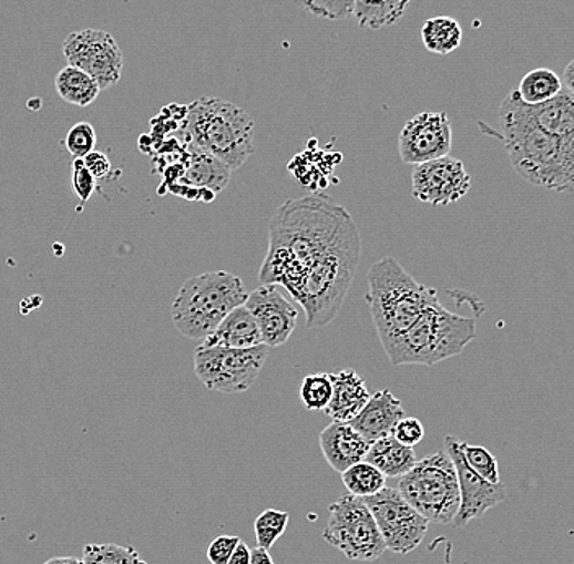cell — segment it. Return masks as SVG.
Segmentation results:
<instances>
[{"label":"cell","instance_id":"6da1fadb","mask_svg":"<svg viewBox=\"0 0 574 564\" xmlns=\"http://www.w3.org/2000/svg\"><path fill=\"white\" fill-rule=\"evenodd\" d=\"M351 223V214L328 196L286 201L269 221L259 283L283 286L289 293Z\"/></svg>","mask_w":574,"mask_h":564},{"label":"cell","instance_id":"7a4b0ae2","mask_svg":"<svg viewBox=\"0 0 574 564\" xmlns=\"http://www.w3.org/2000/svg\"><path fill=\"white\" fill-rule=\"evenodd\" d=\"M479 127L501 141L524 182L550 192H574V137L556 136L537 126L516 90L501 103L500 130L482 121Z\"/></svg>","mask_w":574,"mask_h":564},{"label":"cell","instance_id":"3957f363","mask_svg":"<svg viewBox=\"0 0 574 564\" xmlns=\"http://www.w3.org/2000/svg\"><path fill=\"white\" fill-rule=\"evenodd\" d=\"M359 258L361 237L352 221L334 247L328 248L289 290L306 310L307 327L324 328L337 318L355 279Z\"/></svg>","mask_w":574,"mask_h":564},{"label":"cell","instance_id":"277c9868","mask_svg":"<svg viewBox=\"0 0 574 564\" xmlns=\"http://www.w3.org/2000/svg\"><path fill=\"white\" fill-rule=\"evenodd\" d=\"M366 302L383 346L413 327L428 307L439 302V296L438 290L418 283L396 258L386 256L369 269Z\"/></svg>","mask_w":574,"mask_h":564},{"label":"cell","instance_id":"5b68a950","mask_svg":"<svg viewBox=\"0 0 574 564\" xmlns=\"http://www.w3.org/2000/svg\"><path fill=\"white\" fill-rule=\"evenodd\" d=\"M475 338L473 318L454 314L435 302L423 311L413 327L382 348L393 366H434L462 355Z\"/></svg>","mask_w":574,"mask_h":564},{"label":"cell","instance_id":"8992f818","mask_svg":"<svg viewBox=\"0 0 574 564\" xmlns=\"http://www.w3.org/2000/svg\"><path fill=\"white\" fill-rule=\"evenodd\" d=\"M186 131L193 144L230 172L240 168L255 151V121L227 100L202 96L188 106Z\"/></svg>","mask_w":574,"mask_h":564},{"label":"cell","instance_id":"52a82bcc","mask_svg":"<svg viewBox=\"0 0 574 564\" xmlns=\"http://www.w3.org/2000/svg\"><path fill=\"white\" fill-rule=\"evenodd\" d=\"M248 294L242 279L229 271L193 276L173 300V325L183 337L203 341L232 310L247 302Z\"/></svg>","mask_w":574,"mask_h":564},{"label":"cell","instance_id":"ba28073f","mask_svg":"<svg viewBox=\"0 0 574 564\" xmlns=\"http://www.w3.org/2000/svg\"><path fill=\"white\" fill-rule=\"evenodd\" d=\"M397 490L432 524H452L460 509L458 470L448 452H435L399 480Z\"/></svg>","mask_w":574,"mask_h":564},{"label":"cell","instance_id":"9c48e42d","mask_svg":"<svg viewBox=\"0 0 574 564\" xmlns=\"http://www.w3.org/2000/svg\"><path fill=\"white\" fill-rule=\"evenodd\" d=\"M321 539L355 562H376L387 550L365 498L349 493L328 506V521Z\"/></svg>","mask_w":574,"mask_h":564},{"label":"cell","instance_id":"30bf717a","mask_svg":"<svg viewBox=\"0 0 574 564\" xmlns=\"http://www.w3.org/2000/svg\"><path fill=\"white\" fill-rule=\"evenodd\" d=\"M269 348L259 345L250 349L209 348L195 349V373L211 392H247L268 359Z\"/></svg>","mask_w":574,"mask_h":564},{"label":"cell","instance_id":"8fae6325","mask_svg":"<svg viewBox=\"0 0 574 564\" xmlns=\"http://www.w3.org/2000/svg\"><path fill=\"white\" fill-rule=\"evenodd\" d=\"M365 501L379 525L387 550L404 556L423 543L430 521L411 506L397 488L386 486Z\"/></svg>","mask_w":574,"mask_h":564},{"label":"cell","instance_id":"7c38bea8","mask_svg":"<svg viewBox=\"0 0 574 564\" xmlns=\"http://www.w3.org/2000/svg\"><path fill=\"white\" fill-rule=\"evenodd\" d=\"M62 54L68 65L86 72L102 90L116 85L123 74V51L109 31H72L62 43Z\"/></svg>","mask_w":574,"mask_h":564},{"label":"cell","instance_id":"4fadbf2b","mask_svg":"<svg viewBox=\"0 0 574 564\" xmlns=\"http://www.w3.org/2000/svg\"><path fill=\"white\" fill-rule=\"evenodd\" d=\"M472 188V178L462 161L448 157L435 158L417 165L411 173V195L431 206H451L462 199Z\"/></svg>","mask_w":574,"mask_h":564},{"label":"cell","instance_id":"5bb4252c","mask_svg":"<svg viewBox=\"0 0 574 564\" xmlns=\"http://www.w3.org/2000/svg\"><path fill=\"white\" fill-rule=\"evenodd\" d=\"M444 451L454 462L460 486V509L452 524L454 527H467L470 522L482 517L486 511L500 506L506 500V486L503 483H490L480 476L467 462L460 441L454 435H445Z\"/></svg>","mask_w":574,"mask_h":564},{"label":"cell","instance_id":"9a60e30c","mask_svg":"<svg viewBox=\"0 0 574 564\" xmlns=\"http://www.w3.org/2000/svg\"><path fill=\"white\" fill-rule=\"evenodd\" d=\"M452 148V124L444 112H421L404 123L399 136L403 164L421 165L448 157Z\"/></svg>","mask_w":574,"mask_h":564},{"label":"cell","instance_id":"2e32d148","mask_svg":"<svg viewBox=\"0 0 574 564\" xmlns=\"http://www.w3.org/2000/svg\"><path fill=\"white\" fill-rule=\"evenodd\" d=\"M245 307L252 311L262 331L263 345L278 348L285 345L297 327L299 310L283 296L275 284H262L248 294Z\"/></svg>","mask_w":574,"mask_h":564},{"label":"cell","instance_id":"e0dca14e","mask_svg":"<svg viewBox=\"0 0 574 564\" xmlns=\"http://www.w3.org/2000/svg\"><path fill=\"white\" fill-rule=\"evenodd\" d=\"M318 444L328 465L338 473H344L349 466L366 460L371 448V442L361 432L344 421L328 424L318 435Z\"/></svg>","mask_w":574,"mask_h":564},{"label":"cell","instance_id":"ac0fdd59","mask_svg":"<svg viewBox=\"0 0 574 564\" xmlns=\"http://www.w3.org/2000/svg\"><path fill=\"white\" fill-rule=\"evenodd\" d=\"M402 418H404L402 401L390 390L383 389L373 393L361 413L349 423L372 444L379 439L392 435L393 429Z\"/></svg>","mask_w":574,"mask_h":564},{"label":"cell","instance_id":"d6986e66","mask_svg":"<svg viewBox=\"0 0 574 564\" xmlns=\"http://www.w3.org/2000/svg\"><path fill=\"white\" fill-rule=\"evenodd\" d=\"M331 380L334 397L325 414L334 421L349 423L361 413L371 393L366 387V380L355 369L338 370L337 373H331Z\"/></svg>","mask_w":574,"mask_h":564},{"label":"cell","instance_id":"ffe728a7","mask_svg":"<svg viewBox=\"0 0 574 564\" xmlns=\"http://www.w3.org/2000/svg\"><path fill=\"white\" fill-rule=\"evenodd\" d=\"M202 345L209 348L250 349L263 345V338L257 320L244 304L232 310L219 327L203 339Z\"/></svg>","mask_w":574,"mask_h":564},{"label":"cell","instance_id":"44dd1931","mask_svg":"<svg viewBox=\"0 0 574 564\" xmlns=\"http://www.w3.org/2000/svg\"><path fill=\"white\" fill-rule=\"evenodd\" d=\"M366 462L377 466L387 479H402L417 465L418 460L414 448H408L392 434L372 442Z\"/></svg>","mask_w":574,"mask_h":564},{"label":"cell","instance_id":"7402d4cb","mask_svg":"<svg viewBox=\"0 0 574 564\" xmlns=\"http://www.w3.org/2000/svg\"><path fill=\"white\" fill-rule=\"evenodd\" d=\"M527 112L537 126L562 137H574V95L563 89L555 99L541 105H527Z\"/></svg>","mask_w":574,"mask_h":564},{"label":"cell","instance_id":"603a6c76","mask_svg":"<svg viewBox=\"0 0 574 564\" xmlns=\"http://www.w3.org/2000/svg\"><path fill=\"white\" fill-rule=\"evenodd\" d=\"M54 89L65 103L81 109L92 105L102 92L95 79L72 65H65L58 72L54 78Z\"/></svg>","mask_w":574,"mask_h":564},{"label":"cell","instance_id":"cb8c5ba5","mask_svg":"<svg viewBox=\"0 0 574 564\" xmlns=\"http://www.w3.org/2000/svg\"><path fill=\"white\" fill-rule=\"evenodd\" d=\"M411 0H356L352 17L362 29L380 30L402 20Z\"/></svg>","mask_w":574,"mask_h":564},{"label":"cell","instance_id":"d4e9b609","mask_svg":"<svg viewBox=\"0 0 574 564\" xmlns=\"http://www.w3.org/2000/svg\"><path fill=\"white\" fill-rule=\"evenodd\" d=\"M462 27L452 17H432L421 29V40L430 53L448 57L462 44Z\"/></svg>","mask_w":574,"mask_h":564},{"label":"cell","instance_id":"484cf974","mask_svg":"<svg viewBox=\"0 0 574 564\" xmlns=\"http://www.w3.org/2000/svg\"><path fill=\"white\" fill-rule=\"evenodd\" d=\"M562 78L552 69L539 68L534 71L527 72L519 82L517 95L525 105H541V103L549 102L555 99L562 90Z\"/></svg>","mask_w":574,"mask_h":564},{"label":"cell","instance_id":"4316f807","mask_svg":"<svg viewBox=\"0 0 574 564\" xmlns=\"http://www.w3.org/2000/svg\"><path fill=\"white\" fill-rule=\"evenodd\" d=\"M229 178L230 170L199 147L198 154L193 157L185 173V180L189 185L204 186L214 193H221V189L226 188Z\"/></svg>","mask_w":574,"mask_h":564},{"label":"cell","instance_id":"83f0119b","mask_svg":"<svg viewBox=\"0 0 574 564\" xmlns=\"http://www.w3.org/2000/svg\"><path fill=\"white\" fill-rule=\"evenodd\" d=\"M341 481L352 496L369 498L386 488L387 476L372 463L362 460L341 473Z\"/></svg>","mask_w":574,"mask_h":564},{"label":"cell","instance_id":"f1b7e54d","mask_svg":"<svg viewBox=\"0 0 574 564\" xmlns=\"http://www.w3.org/2000/svg\"><path fill=\"white\" fill-rule=\"evenodd\" d=\"M82 560L85 564H147L136 548L116 543H89Z\"/></svg>","mask_w":574,"mask_h":564},{"label":"cell","instance_id":"f546056e","mask_svg":"<svg viewBox=\"0 0 574 564\" xmlns=\"http://www.w3.org/2000/svg\"><path fill=\"white\" fill-rule=\"evenodd\" d=\"M334 397L331 373L318 372L304 377L300 383V400L309 411H325Z\"/></svg>","mask_w":574,"mask_h":564},{"label":"cell","instance_id":"4dcf8cb0","mask_svg":"<svg viewBox=\"0 0 574 564\" xmlns=\"http://www.w3.org/2000/svg\"><path fill=\"white\" fill-rule=\"evenodd\" d=\"M287 524H289V514L286 511H278V509L263 511L255 521L258 546L271 550L273 545L285 535Z\"/></svg>","mask_w":574,"mask_h":564},{"label":"cell","instance_id":"1f68e13d","mask_svg":"<svg viewBox=\"0 0 574 564\" xmlns=\"http://www.w3.org/2000/svg\"><path fill=\"white\" fill-rule=\"evenodd\" d=\"M294 2L317 19L340 22L352 16L356 0H294Z\"/></svg>","mask_w":574,"mask_h":564},{"label":"cell","instance_id":"d6a6232c","mask_svg":"<svg viewBox=\"0 0 574 564\" xmlns=\"http://www.w3.org/2000/svg\"><path fill=\"white\" fill-rule=\"evenodd\" d=\"M460 448H462L463 455H465L469 465L480 476H483L490 483H501L496 457L489 449L482 448V445H472L469 442H460Z\"/></svg>","mask_w":574,"mask_h":564},{"label":"cell","instance_id":"836d02e7","mask_svg":"<svg viewBox=\"0 0 574 564\" xmlns=\"http://www.w3.org/2000/svg\"><path fill=\"white\" fill-rule=\"evenodd\" d=\"M65 148L74 158H85L90 152L95 151L96 133L92 124L82 121L74 124L65 136Z\"/></svg>","mask_w":574,"mask_h":564},{"label":"cell","instance_id":"e575fe53","mask_svg":"<svg viewBox=\"0 0 574 564\" xmlns=\"http://www.w3.org/2000/svg\"><path fill=\"white\" fill-rule=\"evenodd\" d=\"M72 188H74L75 196L81 199L82 204L92 198L93 193L96 192V178L85 167L84 158H74V164H72Z\"/></svg>","mask_w":574,"mask_h":564},{"label":"cell","instance_id":"d590c367","mask_svg":"<svg viewBox=\"0 0 574 564\" xmlns=\"http://www.w3.org/2000/svg\"><path fill=\"white\" fill-rule=\"evenodd\" d=\"M393 435L408 448H414L424 439V425L417 418H402L393 429Z\"/></svg>","mask_w":574,"mask_h":564},{"label":"cell","instance_id":"8d00e7d4","mask_svg":"<svg viewBox=\"0 0 574 564\" xmlns=\"http://www.w3.org/2000/svg\"><path fill=\"white\" fill-rule=\"evenodd\" d=\"M242 540L234 535H221L211 542L209 548H207V560L211 564H227L229 563L232 553L237 548L238 543Z\"/></svg>","mask_w":574,"mask_h":564},{"label":"cell","instance_id":"74e56055","mask_svg":"<svg viewBox=\"0 0 574 564\" xmlns=\"http://www.w3.org/2000/svg\"><path fill=\"white\" fill-rule=\"evenodd\" d=\"M84 164L96 180L105 178L112 172V162L106 157L105 152L102 151L90 152L84 158Z\"/></svg>","mask_w":574,"mask_h":564},{"label":"cell","instance_id":"f35d334b","mask_svg":"<svg viewBox=\"0 0 574 564\" xmlns=\"http://www.w3.org/2000/svg\"><path fill=\"white\" fill-rule=\"evenodd\" d=\"M252 562V550L248 548L247 543L240 542L232 553L229 563L227 564H250Z\"/></svg>","mask_w":574,"mask_h":564},{"label":"cell","instance_id":"ab89813d","mask_svg":"<svg viewBox=\"0 0 574 564\" xmlns=\"http://www.w3.org/2000/svg\"><path fill=\"white\" fill-rule=\"evenodd\" d=\"M250 564H275V562H273L271 555H269V550L257 546V548L252 550Z\"/></svg>","mask_w":574,"mask_h":564},{"label":"cell","instance_id":"60d3db41","mask_svg":"<svg viewBox=\"0 0 574 564\" xmlns=\"http://www.w3.org/2000/svg\"><path fill=\"white\" fill-rule=\"evenodd\" d=\"M562 81L565 89L574 95V59L568 65H566L565 71H563Z\"/></svg>","mask_w":574,"mask_h":564},{"label":"cell","instance_id":"b9f144b4","mask_svg":"<svg viewBox=\"0 0 574 564\" xmlns=\"http://www.w3.org/2000/svg\"><path fill=\"white\" fill-rule=\"evenodd\" d=\"M43 564H85L84 560L74 558V556H57V558L48 560Z\"/></svg>","mask_w":574,"mask_h":564}]
</instances>
